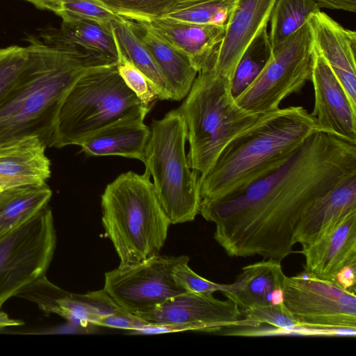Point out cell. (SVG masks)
Listing matches in <instances>:
<instances>
[{"instance_id": "1", "label": "cell", "mask_w": 356, "mask_h": 356, "mask_svg": "<svg viewBox=\"0 0 356 356\" xmlns=\"http://www.w3.org/2000/svg\"><path fill=\"white\" fill-rule=\"evenodd\" d=\"M356 176V143L317 131L268 175L242 191L202 199L200 212L230 257L283 260L293 252L299 224L312 206Z\"/></svg>"}, {"instance_id": "2", "label": "cell", "mask_w": 356, "mask_h": 356, "mask_svg": "<svg viewBox=\"0 0 356 356\" xmlns=\"http://www.w3.org/2000/svg\"><path fill=\"white\" fill-rule=\"evenodd\" d=\"M28 65L0 104V146L35 138L52 147L58 115L74 82L92 67L78 53L31 38Z\"/></svg>"}, {"instance_id": "3", "label": "cell", "mask_w": 356, "mask_h": 356, "mask_svg": "<svg viewBox=\"0 0 356 356\" xmlns=\"http://www.w3.org/2000/svg\"><path fill=\"white\" fill-rule=\"evenodd\" d=\"M319 131L302 106L278 108L261 115L231 140L211 169L198 178L202 199L238 193L284 164L306 139Z\"/></svg>"}, {"instance_id": "4", "label": "cell", "mask_w": 356, "mask_h": 356, "mask_svg": "<svg viewBox=\"0 0 356 356\" xmlns=\"http://www.w3.org/2000/svg\"><path fill=\"white\" fill-rule=\"evenodd\" d=\"M102 224L120 259V268L159 254L170 222L156 196L150 175L124 172L102 195Z\"/></svg>"}, {"instance_id": "5", "label": "cell", "mask_w": 356, "mask_h": 356, "mask_svg": "<svg viewBox=\"0 0 356 356\" xmlns=\"http://www.w3.org/2000/svg\"><path fill=\"white\" fill-rule=\"evenodd\" d=\"M182 104L177 108L186 128L190 168L205 175L223 149L260 117L236 102L231 80L205 67L197 73Z\"/></svg>"}, {"instance_id": "6", "label": "cell", "mask_w": 356, "mask_h": 356, "mask_svg": "<svg viewBox=\"0 0 356 356\" xmlns=\"http://www.w3.org/2000/svg\"><path fill=\"white\" fill-rule=\"evenodd\" d=\"M147 113L116 65L89 68L74 82L62 104L52 147L79 145L121 118Z\"/></svg>"}, {"instance_id": "7", "label": "cell", "mask_w": 356, "mask_h": 356, "mask_svg": "<svg viewBox=\"0 0 356 356\" xmlns=\"http://www.w3.org/2000/svg\"><path fill=\"white\" fill-rule=\"evenodd\" d=\"M145 151V171L153 177L159 202L170 224L193 221L202 201L197 172L185 152L186 128L178 109L154 120Z\"/></svg>"}, {"instance_id": "8", "label": "cell", "mask_w": 356, "mask_h": 356, "mask_svg": "<svg viewBox=\"0 0 356 356\" xmlns=\"http://www.w3.org/2000/svg\"><path fill=\"white\" fill-rule=\"evenodd\" d=\"M283 304L302 327L316 335L356 334L355 291L304 272L286 277Z\"/></svg>"}, {"instance_id": "9", "label": "cell", "mask_w": 356, "mask_h": 356, "mask_svg": "<svg viewBox=\"0 0 356 356\" xmlns=\"http://www.w3.org/2000/svg\"><path fill=\"white\" fill-rule=\"evenodd\" d=\"M313 40L307 22L272 49L255 80L235 100L244 110L264 115L277 110L281 102L299 92L310 80Z\"/></svg>"}, {"instance_id": "10", "label": "cell", "mask_w": 356, "mask_h": 356, "mask_svg": "<svg viewBox=\"0 0 356 356\" xmlns=\"http://www.w3.org/2000/svg\"><path fill=\"white\" fill-rule=\"evenodd\" d=\"M56 245L54 221L48 205L0 239V309L24 287L45 275Z\"/></svg>"}, {"instance_id": "11", "label": "cell", "mask_w": 356, "mask_h": 356, "mask_svg": "<svg viewBox=\"0 0 356 356\" xmlns=\"http://www.w3.org/2000/svg\"><path fill=\"white\" fill-rule=\"evenodd\" d=\"M183 256L159 254L132 266L118 267L105 273L103 289L126 312L134 315L147 312L186 292L172 275Z\"/></svg>"}, {"instance_id": "12", "label": "cell", "mask_w": 356, "mask_h": 356, "mask_svg": "<svg viewBox=\"0 0 356 356\" xmlns=\"http://www.w3.org/2000/svg\"><path fill=\"white\" fill-rule=\"evenodd\" d=\"M149 325L137 334H155L185 330L220 332L242 325L241 309L232 300L212 294L184 292L153 309L136 315Z\"/></svg>"}, {"instance_id": "13", "label": "cell", "mask_w": 356, "mask_h": 356, "mask_svg": "<svg viewBox=\"0 0 356 356\" xmlns=\"http://www.w3.org/2000/svg\"><path fill=\"white\" fill-rule=\"evenodd\" d=\"M15 296L34 302L47 314H57L82 327L96 325L102 317L124 310L104 289L74 294L54 284L46 275L24 287Z\"/></svg>"}, {"instance_id": "14", "label": "cell", "mask_w": 356, "mask_h": 356, "mask_svg": "<svg viewBox=\"0 0 356 356\" xmlns=\"http://www.w3.org/2000/svg\"><path fill=\"white\" fill-rule=\"evenodd\" d=\"M310 80L314 90V107L311 114L319 131L356 143V108L314 47Z\"/></svg>"}, {"instance_id": "15", "label": "cell", "mask_w": 356, "mask_h": 356, "mask_svg": "<svg viewBox=\"0 0 356 356\" xmlns=\"http://www.w3.org/2000/svg\"><path fill=\"white\" fill-rule=\"evenodd\" d=\"M275 0H236L224 38L205 67L232 80L243 54L269 22Z\"/></svg>"}, {"instance_id": "16", "label": "cell", "mask_w": 356, "mask_h": 356, "mask_svg": "<svg viewBox=\"0 0 356 356\" xmlns=\"http://www.w3.org/2000/svg\"><path fill=\"white\" fill-rule=\"evenodd\" d=\"M313 47L323 58L356 108V33L318 10L308 17Z\"/></svg>"}, {"instance_id": "17", "label": "cell", "mask_w": 356, "mask_h": 356, "mask_svg": "<svg viewBox=\"0 0 356 356\" xmlns=\"http://www.w3.org/2000/svg\"><path fill=\"white\" fill-rule=\"evenodd\" d=\"M305 271L321 279L334 281L348 266H356V212L329 227L302 247Z\"/></svg>"}, {"instance_id": "18", "label": "cell", "mask_w": 356, "mask_h": 356, "mask_svg": "<svg viewBox=\"0 0 356 356\" xmlns=\"http://www.w3.org/2000/svg\"><path fill=\"white\" fill-rule=\"evenodd\" d=\"M43 42L76 52L93 67L115 65L118 51L111 30L87 19L63 21L40 35Z\"/></svg>"}, {"instance_id": "19", "label": "cell", "mask_w": 356, "mask_h": 356, "mask_svg": "<svg viewBox=\"0 0 356 356\" xmlns=\"http://www.w3.org/2000/svg\"><path fill=\"white\" fill-rule=\"evenodd\" d=\"M156 34L185 54L200 72L221 43L225 25L200 24L166 17L143 21Z\"/></svg>"}, {"instance_id": "20", "label": "cell", "mask_w": 356, "mask_h": 356, "mask_svg": "<svg viewBox=\"0 0 356 356\" xmlns=\"http://www.w3.org/2000/svg\"><path fill=\"white\" fill-rule=\"evenodd\" d=\"M286 275L280 261L265 259L244 266L229 291L222 292L241 310L283 303Z\"/></svg>"}, {"instance_id": "21", "label": "cell", "mask_w": 356, "mask_h": 356, "mask_svg": "<svg viewBox=\"0 0 356 356\" xmlns=\"http://www.w3.org/2000/svg\"><path fill=\"white\" fill-rule=\"evenodd\" d=\"M146 115L126 116L85 139L79 146L88 156L116 155L138 159L144 163L150 128L143 120Z\"/></svg>"}, {"instance_id": "22", "label": "cell", "mask_w": 356, "mask_h": 356, "mask_svg": "<svg viewBox=\"0 0 356 356\" xmlns=\"http://www.w3.org/2000/svg\"><path fill=\"white\" fill-rule=\"evenodd\" d=\"M46 147L35 138L0 146V191L45 184L51 176Z\"/></svg>"}, {"instance_id": "23", "label": "cell", "mask_w": 356, "mask_h": 356, "mask_svg": "<svg viewBox=\"0 0 356 356\" xmlns=\"http://www.w3.org/2000/svg\"><path fill=\"white\" fill-rule=\"evenodd\" d=\"M356 212V176L346 180L319 198L298 227L295 242L302 247L348 214Z\"/></svg>"}, {"instance_id": "24", "label": "cell", "mask_w": 356, "mask_h": 356, "mask_svg": "<svg viewBox=\"0 0 356 356\" xmlns=\"http://www.w3.org/2000/svg\"><path fill=\"white\" fill-rule=\"evenodd\" d=\"M129 20L153 56L172 91L173 100L185 98L198 73L188 58L156 34L143 21Z\"/></svg>"}, {"instance_id": "25", "label": "cell", "mask_w": 356, "mask_h": 356, "mask_svg": "<svg viewBox=\"0 0 356 356\" xmlns=\"http://www.w3.org/2000/svg\"><path fill=\"white\" fill-rule=\"evenodd\" d=\"M52 191L45 184L17 186L0 192V239L48 205Z\"/></svg>"}, {"instance_id": "26", "label": "cell", "mask_w": 356, "mask_h": 356, "mask_svg": "<svg viewBox=\"0 0 356 356\" xmlns=\"http://www.w3.org/2000/svg\"><path fill=\"white\" fill-rule=\"evenodd\" d=\"M111 31L125 56L155 87L159 99L173 100L172 91L153 56L135 33L129 20L118 16L111 22Z\"/></svg>"}, {"instance_id": "27", "label": "cell", "mask_w": 356, "mask_h": 356, "mask_svg": "<svg viewBox=\"0 0 356 356\" xmlns=\"http://www.w3.org/2000/svg\"><path fill=\"white\" fill-rule=\"evenodd\" d=\"M243 312V325L229 328L225 334L241 336H257L259 331L264 329L261 335L314 334L312 331L300 326L291 316L284 304L268 305L252 307Z\"/></svg>"}, {"instance_id": "28", "label": "cell", "mask_w": 356, "mask_h": 356, "mask_svg": "<svg viewBox=\"0 0 356 356\" xmlns=\"http://www.w3.org/2000/svg\"><path fill=\"white\" fill-rule=\"evenodd\" d=\"M318 10L314 0H275L269 20L272 49L284 42Z\"/></svg>"}, {"instance_id": "29", "label": "cell", "mask_w": 356, "mask_h": 356, "mask_svg": "<svg viewBox=\"0 0 356 356\" xmlns=\"http://www.w3.org/2000/svg\"><path fill=\"white\" fill-rule=\"evenodd\" d=\"M272 53V47L264 28L247 47L236 67L231 80L232 95L236 99L255 80Z\"/></svg>"}, {"instance_id": "30", "label": "cell", "mask_w": 356, "mask_h": 356, "mask_svg": "<svg viewBox=\"0 0 356 356\" xmlns=\"http://www.w3.org/2000/svg\"><path fill=\"white\" fill-rule=\"evenodd\" d=\"M115 15L134 21L165 17L186 0H97Z\"/></svg>"}, {"instance_id": "31", "label": "cell", "mask_w": 356, "mask_h": 356, "mask_svg": "<svg viewBox=\"0 0 356 356\" xmlns=\"http://www.w3.org/2000/svg\"><path fill=\"white\" fill-rule=\"evenodd\" d=\"M236 0H187L182 6L167 15L178 21L225 25Z\"/></svg>"}, {"instance_id": "32", "label": "cell", "mask_w": 356, "mask_h": 356, "mask_svg": "<svg viewBox=\"0 0 356 356\" xmlns=\"http://www.w3.org/2000/svg\"><path fill=\"white\" fill-rule=\"evenodd\" d=\"M113 37L118 51L116 66L118 73L127 87L138 98L142 106L149 112L152 103L159 99V94L149 79L128 60L114 35Z\"/></svg>"}, {"instance_id": "33", "label": "cell", "mask_w": 356, "mask_h": 356, "mask_svg": "<svg viewBox=\"0 0 356 356\" xmlns=\"http://www.w3.org/2000/svg\"><path fill=\"white\" fill-rule=\"evenodd\" d=\"M28 62L27 47L0 49V104L19 81Z\"/></svg>"}, {"instance_id": "34", "label": "cell", "mask_w": 356, "mask_h": 356, "mask_svg": "<svg viewBox=\"0 0 356 356\" xmlns=\"http://www.w3.org/2000/svg\"><path fill=\"white\" fill-rule=\"evenodd\" d=\"M56 14L63 21L91 20L108 30H111V22L118 17L97 0H60Z\"/></svg>"}, {"instance_id": "35", "label": "cell", "mask_w": 356, "mask_h": 356, "mask_svg": "<svg viewBox=\"0 0 356 356\" xmlns=\"http://www.w3.org/2000/svg\"><path fill=\"white\" fill-rule=\"evenodd\" d=\"M189 257L184 255L173 267L172 275L176 283L186 291L212 294L216 291L225 292L231 284H218L209 281L195 273L188 266Z\"/></svg>"}, {"instance_id": "36", "label": "cell", "mask_w": 356, "mask_h": 356, "mask_svg": "<svg viewBox=\"0 0 356 356\" xmlns=\"http://www.w3.org/2000/svg\"><path fill=\"white\" fill-rule=\"evenodd\" d=\"M149 325L140 317L123 310L102 317L95 325L137 331Z\"/></svg>"}, {"instance_id": "37", "label": "cell", "mask_w": 356, "mask_h": 356, "mask_svg": "<svg viewBox=\"0 0 356 356\" xmlns=\"http://www.w3.org/2000/svg\"><path fill=\"white\" fill-rule=\"evenodd\" d=\"M334 282L345 289L355 291L356 266H348L337 275Z\"/></svg>"}, {"instance_id": "38", "label": "cell", "mask_w": 356, "mask_h": 356, "mask_svg": "<svg viewBox=\"0 0 356 356\" xmlns=\"http://www.w3.org/2000/svg\"><path fill=\"white\" fill-rule=\"evenodd\" d=\"M320 8L355 13L356 0H314Z\"/></svg>"}, {"instance_id": "39", "label": "cell", "mask_w": 356, "mask_h": 356, "mask_svg": "<svg viewBox=\"0 0 356 356\" xmlns=\"http://www.w3.org/2000/svg\"><path fill=\"white\" fill-rule=\"evenodd\" d=\"M29 2L38 9L47 10L55 14L59 9L60 0H21Z\"/></svg>"}, {"instance_id": "40", "label": "cell", "mask_w": 356, "mask_h": 356, "mask_svg": "<svg viewBox=\"0 0 356 356\" xmlns=\"http://www.w3.org/2000/svg\"><path fill=\"white\" fill-rule=\"evenodd\" d=\"M0 192H1V191H0Z\"/></svg>"}]
</instances>
